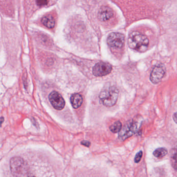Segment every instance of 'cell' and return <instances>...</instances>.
I'll return each instance as SVG.
<instances>
[{"mask_svg":"<svg viewBox=\"0 0 177 177\" xmlns=\"http://www.w3.org/2000/svg\"><path fill=\"white\" fill-rule=\"evenodd\" d=\"M71 102L72 107L74 109H78L80 108L83 103V99L82 96L78 93H74L72 95L70 98Z\"/></svg>","mask_w":177,"mask_h":177,"instance_id":"obj_10","label":"cell"},{"mask_svg":"<svg viewBox=\"0 0 177 177\" xmlns=\"http://www.w3.org/2000/svg\"><path fill=\"white\" fill-rule=\"evenodd\" d=\"M138 129V123L135 120L128 121L119 132V138L122 141H124L134 135Z\"/></svg>","mask_w":177,"mask_h":177,"instance_id":"obj_3","label":"cell"},{"mask_svg":"<svg viewBox=\"0 0 177 177\" xmlns=\"http://www.w3.org/2000/svg\"><path fill=\"white\" fill-rule=\"evenodd\" d=\"M42 23L47 28L52 29L54 28L55 20L52 16L51 15H47L43 17L42 19Z\"/></svg>","mask_w":177,"mask_h":177,"instance_id":"obj_11","label":"cell"},{"mask_svg":"<svg viewBox=\"0 0 177 177\" xmlns=\"http://www.w3.org/2000/svg\"><path fill=\"white\" fill-rule=\"evenodd\" d=\"M3 117H1V123H3Z\"/></svg>","mask_w":177,"mask_h":177,"instance_id":"obj_19","label":"cell"},{"mask_svg":"<svg viewBox=\"0 0 177 177\" xmlns=\"http://www.w3.org/2000/svg\"><path fill=\"white\" fill-rule=\"evenodd\" d=\"M119 91L114 86L105 87L100 93L99 98L103 105L111 107L115 105L119 97Z\"/></svg>","mask_w":177,"mask_h":177,"instance_id":"obj_2","label":"cell"},{"mask_svg":"<svg viewBox=\"0 0 177 177\" xmlns=\"http://www.w3.org/2000/svg\"><path fill=\"white\" fill-rule=\"evenodd\" d=\"M37 4L39 5H46L47 3H48V1H37Z\"/></svg>","mask_w":177,"mask_h":177,"instance_id":"obj_17","label":"cell"},{"mask_svg":"<svg viewBox=\"0 0 177 177\" xmlns=\"http://www.w3.org/2000/svg\"><path fill=\"white\" fill-rule=\"evenodd\" d=\"M107 42L108 45L112 48L121 49L124 45V35L117 32L111 33L108 37Z\"/></svg>","mask_w":177,"mask_h":177,"instance_id":"obj_5","label":"cell"},{"mask_svg":"<svg viewBox=\"0 0 177 177\" xmlns=\"http://www.w3.org/2000/svg\"><path fill=\"white\" fill-rule=\"evenodd\" d=\"M81 144L83 145L84 146H87V147H90V142L88 141L84 140L81 142Z\"/></svg>","mask_w":177,"mask_h":177,"instance_id":"obj_16","label":"cell"},{"mask_svg":"<svg viewBox=\"0 0 177 177\" xmlns=\"http://www.w3.org/2000/svg\"><path fill=\"white\" fill-rule=\"evenodd\" d=\"M128 44L131 49L143 53L148 49L149 40L146 35L138 31H134L129 35Z\"/></svg>","mask_w":177,"mask_h":177,"instance_id":"obj_1","label":"cell"},{"mask_svg":"<svg viewBox=\"0 0 177 177\" xmlns=\"http://www.w3.org/2000/svg\"><path fill=\"white\" fill-rule=\"evenodd\" d=\"M168 153L167 150L165 148H160L156 149L153 152L154 156L157 158H162L165 156Z\"/></svg>","mask_w":177,"mask_h":177,"instance_id":"obj_13","label":"cell"},{"mask_svg":"<svg viewBox=\"0 0 177 177\" xmlns=\"http://www.w3.org/2000/svg\"><path fill=\"white\" fill-rule=\"evenodd\" d=\"M28 177H36V176H29Z\"/></svg>","mask_w":177,"mask_h":177,"instance_id":"obj_20","label":"cell"},{"mask_svg":"<svg viewBox=\"0 0 177 177\" xmlns=\"http://www.w3.org/2000/svg\"><path fill=\"white\" fill-rule=\"evenodd\" d=\"M165 73V70L164 66H156L152 70L150 75V80L153 84H158L163 78Z\"/></svg>","mask_w":177,"mask_h":177,"instance_id":"obj_8","label":"cell"},{"mask_svg":"<svg viewBox=\"0 0 177 177\" xmlns=\"http://www.w3.org/2000/svg\"><path fill=\"white\" fill-rule=\"evenodd\" d=\"M112 66L107 62H98L94 66L93 68V73L96 76H102L107 75L111 73Z\"/></svg>","mask_w":177,"mask_h":177,"instance_id":"obj_6","label":"cell"},{"mask_svg":"<svg viewBox=\"0 0 177 177\" xmlns=\"http://www.w3.org/2000/svg\"><path fill=\"white\" fill-rule=\"evenodd\" d=\"M49 99L53 107L57 110H61L65 106V101L58 92H52L49 96Z\"/></svg>","mask_w":177,"mask_h":177,"instance_id":"obj_7","label":"cell"},{"mask_svg":"<svg viewBox=\"0 0 177 177\" xmlns=\"http://www.w3.org/2000/svg\"><path fill=\"white\" fill-rule=\"evenodd\" d=\"M170 162L171 165L177 171V150L173 149L170 152Z\"/></svg>","mask_w":177,"mask_h":177,"instance_id":"obj_12","label":"cell"},{"mask_svg":"<svg viewBox=\"0 0 177 177\" xmlns=\"http://www.w3.org/2000/svg\"><path fill=\"white\" fill-rule=\"evenodd\" d=\"M142 155H143V152H142V151H140L137 153L134 159V162L136 163H138L139 162H140V160L142 158Z\"/></svg>","mask_w":177,"mask_h":177,"instance_id":"obj_15","label":"cell"},{"mask_svg":"<svg viewBox=\"0 0 177 177\" xmlns=\"http://www.w3.org/2000/svg\"><path fill=\"white\" fill-rule=\"evenodd\" d=\"M173 121L175 122L177 124V112L175 113L173 115Z\"/></svg>","mask_w":177,"mask_h":177,"instance_id":"obj_18","label":"cell"},{"mask_svg":"<svg viewBox=\"0 0 177 177\" xmlns=\"http://www.w3.org/2000/svg\"><path fill=\"white\" fill-rule=\"evenodd\" d=\"M122 128V125L120 121H117L110 127V129L113 133L119 132Z\"/></svg>","mask_w":177,"mask_h":177,"instance_id":"obj_14","label":"cell"},{"mask_svg":"<svg viewBox=\"0 0 177 177\" xmlns=\"http://www.w3.org/2000/svg\"><path fill=\"white\" fill-rule=\"evenodd\" d=\"M113 15V10L107 6H101L98 13V19L102 22H105L110 19Z\"/></svg>","mask_w":177,"mask_h":177,"instance_id":"obj_9","label":"cell"},{"mask_svg":"<svg viewBox=\"0 0 177 177\" xmlns=\"http://www.w3.org/2000/svg\"><path fill=\"white\" fill-rule=\"evenodd\" d=\"M10 168L14 176L19 177L25 171V162L20 157H14L10 161Z\"/></svg>","mask_w":177,"mask_h":177,"instance_id":"obj_4","label":"cell"}]
</instances>
